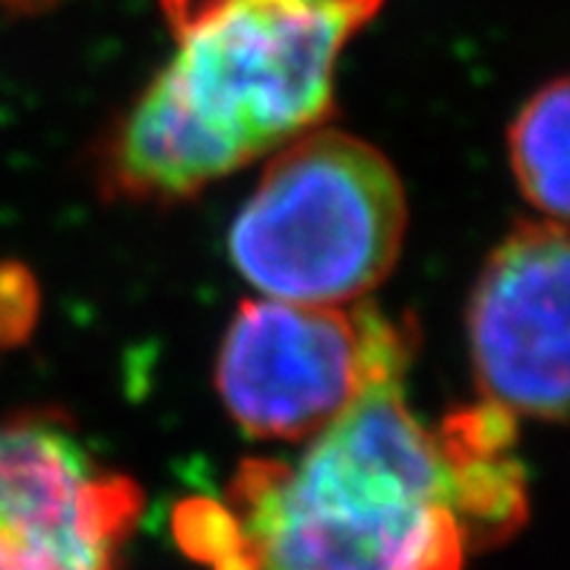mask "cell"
Here are the masks:
<instances>
[{"label": "cell", "mask_w": 570, "mask_h": 570, "mask_svg": "<svg viewBox=\"0 0 570 570\" xmlns=\"http://www.w3.org/2000/svg\"><path fill=\"white\" fill-rule=\"evenodd\" d=\"M512 413L483 402L431 431L384 375L294 460L230 487L222 570H460L469 544L524 518Z\"/></svg>", "instance_id": "cell-1"}, {"label": "cell", "mask_w": 570, "mask_h": 570, "mask_svg": "<svg viewBox=\"0 0 570 570\" xmlns=\"http://www.w3.org/2000/svg\"><path fill=\"white\" fill-rule=\"evenodd\" d=\"M384 0H160L175 50L117 128L106 178L178 202L321 126Z\"/></svg>", "instance_id": "cell-2"}, {"label": "cell", "mask_w": 570, "mask_h": 570, "mask_svg": "<svg viewBox=\"0 0 570 570\" xmlns=\"http://www.w3.org/2000/svg\"><path fill=\"white\" fill-rule=\"evenodd\" d=\"M405 233L391 160L346 131L312 128L279 146L233 218L227 254L265 297L350 306L391 277Z\"/></svg>", "instance_id": "cell-3"}, {"label": "cell", "mask_w": 570, "mask_h": 570, "mask_svg": "<svg viewBox=\"0 0 570 570\" xmlns=\"http://www.w3.org/2000/svg\"><path fill=\"white\" fill-rule=\"evenodd\" d=\"M411 346L373 306L245 301L218 350L216 387L248 436L306 443L370 384L405 373Z\"/></svg>", "instance_id": "cell-4"}, {"label": "cell", "mask_w": 570, "mask_h": 570, "mask_svg": "<svg viewBox=\"0 0 570 570\" xmlns=\"http://www.w3.org/2000/svg\"><path fill=\"white\" fill-rule=\"evenodd\" d=\"M568 233L541 218L492 250L469 303V350L483 402L539 422L568 411Z\"/></svg>", "instance_id": "cell-5"}, {"label": "cell", "mask_w": 570, "mask_h": 570, "mask_svg": "<svg viewBox=\"0 0 570 570\" xmlns=\"http://www.w3.org/2000/svg\"><path fill=\"white\" fill-rule=\"evenodd\" d=\"M137 507L135 487L99 472L59 420L0 422V541L30 570H117Z\"/></svg>", "instance_id": "cell-6"}, {"label": "cell", "mask_w": 570, "mask_h": 570, "mask_svg": "<svg viewBox=\"0 0 570 570\" xmlns=\"http://www.w3.org/2000/svg\"><path fill=\"white\" fill-rule=\"evenodd\" d=\"M568 82L553 79L527 99L510 126L518 187L550 222H568Z\"/></svg>", "instance_id": "cell-7"}, {"label": "cell", "mask_w": 570, "mask_h": 570, "mask_svg": "<svg viewBox=\"0 0 570 570\" xmlns=\"http://www.w3.org/2000/svg\"><path fill=\"white\" fill-rule=\"evenodd\" d=\"M68 0H0V9H12V12H45L50 7H59Z\"/></svg>", "instance_id": "cell-8"}, {"label": "cell", "mask_w": 570, "mask_h": 570, "mask_svg": "<svg viewBox=\"0 0 570 570\" xmlns=\"http://www.w3.org/2000/svg\"><path fill=\"white\" fill-rule=\"evenodd\" d=\"M0 570H30V568H23V564L18 562V556L12 553L3 541H0Z\"/></svg>", "instance_id": "cell-9"}]
</instances>
